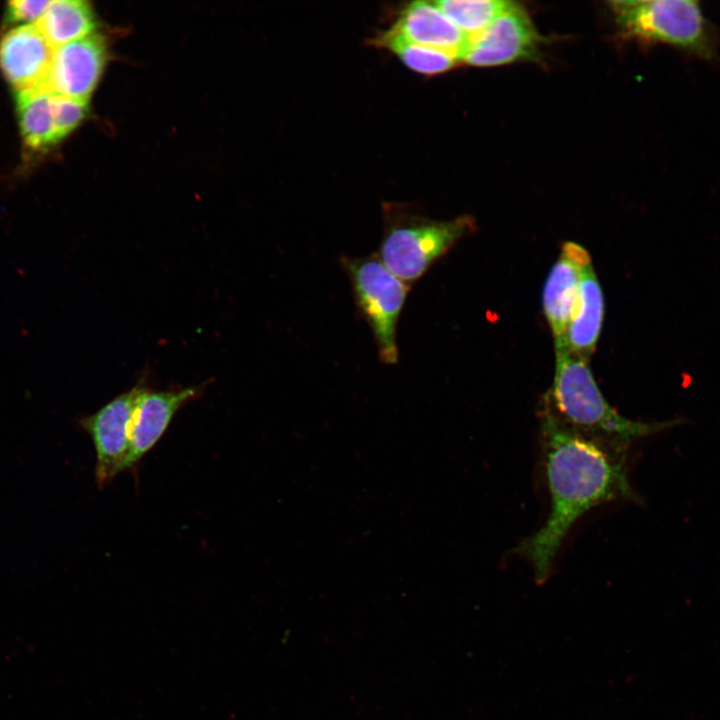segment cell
Here are the masks:
<instances>
[{
	"label": "cell",
	"mask_w": 720,
	"mask_h": 720,
	"mask_svg": "<svg viewBox=\"0 0 720 720\" xmlns=\"http://www.w3.org/2000/svg\"><path fill=\"white\" fill-rule=\"evenodd\" d=\"M541 451L550 511L544 524L513 549L545 582L573 524L607 502L634 500L627 471V444L584 434L552 410L541 417Z\"/></svg>",
	"instance_id": "1"
},
{
	"label": "cell",
	"mask_w": 720,
	"mask_h": 720,
	"mask_svg": "<svg viewBox=\"0 0 720 720\" xmlns=\"http://www.w3.org/2000/svg\"><path fill=\"white\" fill-rule=\"evenodd\" d=\"M552 411L570 427L589 436L627 444L673 425L646 423L619 414L603 396L588 361L561 347L555 349Z\"/></svg>",
	"instance_id": "2"
},
{
	"label": "cell",
	"mask_w": 720,
	"mask_h": 720,
	"mask_svg": "<svg viewBox=\"0 0 720 720\" xmlns=\"http://www.w3.org/2000/svg\"><path fill=\"white\" fill-rule=\"evenodd\" d=\"M470 217L436 221L405 207L385 210L376 255L400 280L412 285L473 230Z\"/></svg>",
	"instance_id": "3"
},
{
	"label": "cell",
	"mask_w": 720,
	"mask_h": 720,
	"mask_svg": "<svg viewBox=\"0 0 720 720\" xmlns=\"http://www.w3.org/2000/svg\"><path fill=\"white\" fill-rule=\"evenodd\" d=\"M610 6L625 35L666 43L704 58L716 54L711 25L697 1H613Z\"/></svg>",
	"instance_id": "4"
},
{
	"label": "cell",
	"mask_w": 720,
	"mask_h": 720,
	"mask_svg": "<svg viewBox=\"0 0 720 720\" xmlns=\"http://www.w3.org/2000/svg\"><path fill=\"white\" fill-rule=\"evenodd\" d=\"M340 264L351 283L357 311L373 334L380 361L396 364L397 324L411 286L395 276L376 254L343 255Z\"/></svg>",
	"instance_id": "5"
},
{
	"label": "cell",
	"mask_w": 720,
	"mask_h": 720,
	"mask_svg": "<svg viewBox=\"0 0 720 720\" xmlns=\"http://www.w3.org/2000/svg\"><path fill=\"white\" fill-rule=\"evenodd\" d=\"M144 386L143 383L136 384L78 421L94 445L95 480L100 488L125 470L130 451L131 420Z\"/></svg>",
	"instance_id": "6"
},
{
	"label": "cell",
	"mask_w": 720,
	"mask_h": 720,
	"mask_svg": "<svg viewBox=\"0 0 720 720\" xmlns=\"http://www.w3.org/2000/svg\"><path fill=\"white\" fill-rule=\"evenodd\" d=\"M537 43L529 16L510 2L484 32L470 39L463 61L480 67L507 64L533 56Z\"/></svg>",
	"instance_id": "7"
},
{
	"label": "cell",
	"mask_w": 720,
	"mask_h": 720,
	"mask_svg": "<svg viewBox=\"0 0 720 720\" xmlns=\"http://www.w3.org/2000/svg\"><path fill=\"white\" fill-rule=\"evenodd\" d=\"M106 57L105 41L96 33L56 47L44 86L55 95L88 101Z\"/></svg>",
	"instance_id": "8"
},
{
	"label": "cell",
	"mask_w": 720,
	"mask_h": 720,
	"mask_svg": "<svg viewBox=\"0 0 720 720\" xmlns=\"http://www.w3.org/2000/svg\"><path fill=\"white\" fill-rule=\"evenodd\" d=\"M206 384L169 390L143 387L131 420L130 451L125 470L138 465L166 432L176 413L204 393Z\"/></svg>",
	"instance_id": "9"
},
{
	"label": "cell",
	"mask_w": 720,
	"mask_h": 720,
	"mask_svg": "<svg viewBox=\"0 0 720 720\" xmlns=\"http://www.w3.org/2000/svg\"><path fill=\"white\" fill-rule=\"evenodd\" d=\"M591 261L578 243L565 242L546 279L542 305L554 338L555 349L564 346L566 330L576 303L583 269Z\"/></svg>",
	"instance_id": "10"
},
{
	"label": "cell",
	"mask_w": 720,
	"mask_h": 720,
	"mask_svg": "<svg viewBox=\"0 0 720 720\" xmlns=\"http://www.w3.org/2000/svg\"><path fill=\"white\" fill-rule=\"evenodd\" d=\"M53 52L36 23L17 26L0 40V69L16 92L44 86Z\"/></svg>",
	"instance_id": "11"
},
{
	"label": "cell",
	"mask_w": 720,
	"mask_h": 720,
	"mask_svg": "<svg viewBox=\"0 0 720 720\" xmlns=\"http://www.w3.org/2000/svg\"><path fill=\"white\" fill-rule=\"evenodd\" d=\"M389 30L410 42L447 52L458 61H463L470 45L469 36L430 1L409 3Z\"/></svg>",
	"instance_id": "12"
},
{
	"label": "cell",
	"mask_w": 720,
	"mask_h": 720,
	"mask_svg": "<svg viewBox=\"0 0 720 720\" xmlns=\"http://www.w3.org/2000/svg\"><path fill=\"white\" fill-rule=\"evenodd\" d=\"M603 315V292L592 262H590L581 274L578 295L566 330L563 347L588 361L596 348L601 333Z\"/></svg>",
	"instance_id": "13"
},
{
	"label": "cell",
	"mask_w": 720,
	"mask_h": 720,
	"mask_svg": "<svg viewBox=\"0 0 720 720\" xmlns=\"http://www.w3.org/2000/svg\"><path fill=\"white\" fill-rule=\"evenodd\" d=\"M52 95L45 86L15 93L21 136L26 147L34 152L47 150L58 142Z\"/></svg>",
	"instance_id": "14"
},
{
	"label": "cell",
	"mask_w": 720,
	"mask_h": 720,
	"mask_svg": "<svg viewBox=\"0 0 720 720\" xmlns=\"http://www.w3.org/2000/svg\"><path fill=\"white\" fill-rule=\"evenodd\" d=\"M36 25L55 49L93 34L96 18L87 1L56 0L49 2Z\"/></svg>",
	"instance_id": "15"
},
{
	"label": "cell",
	"mask_w": 720,
	"mask_h": 720,
	"mask_svg": "<svg viewBox=\"0 0 720 720\" xmlns=\"http://www.w3.org/2000/svg\"><path fill=\"white\" fill-rule=\"evenodd\" d=\"M374 42L391 50L413 71L425 75L443 73L459 62L447 52L410 42L390 30L382 33Z\"/></svg>",
	"instance_id": "16"
},
{
	"label": "cell",
	"mask_w": 720,
	"mask_h": 720,
	"mask_svg": "<svg viewBox=\"0 0 720 720\" xmlns=\"http://www.w3.org/2000/svg\"><path fill=\"white\" fill-rule=\"evenodd\" d=\"M510 1L439 0L438 8L470 39L484 32Z\"/></svg>",
	"instance_id": "17"
},
{
	"label": "cell",
	"mask_w": 720,
	"mask_h": 720,
	"mask_svg": "<svg viewBox=\"0 0 720 720\" xmlns=\"http://www.w3.org/2000/svg\"><path fill=\"white\" fill-rule=\"evenodd\" d=\"M52 112L55 132L59 142L85 119L88 113V101L53 94Z\"/></svg>",
	"instance_id": "18"
},
{
	"label": "cell",
	"mask_w": 720,
	"mask_h": 720,
	"mask_svg": "<svg viewBox=\"0 0 720 720\" xmlns=\"http://www.w3.org/2000/svg\"><path fill=\"white\" fill-rule=\"evenodd\" d=\"M50 1L15 0L7 4L5 21L7 24H35L45 13Z\"/></svg>",
	"instance_id": "19"
}]
</instances>
